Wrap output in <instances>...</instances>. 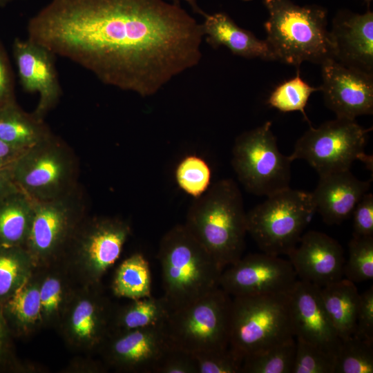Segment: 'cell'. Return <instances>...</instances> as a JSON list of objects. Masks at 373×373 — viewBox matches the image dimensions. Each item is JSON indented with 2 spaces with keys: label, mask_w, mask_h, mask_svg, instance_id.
I'll return each instance as SVG.
<instances>
[{
  "label": "cell",
  "mask_w": 373,
  "mask_h": 373,
  "mask_svg": "<svg viewBox=\"0 0 373 373\" xmlns=\"http://www.w3.org/2000/svg\"><path fill=\"white\" fill-rule=\"evenodd\" d=\"M319 90L320 87H313L305 82L298 69L294 77L283 82L272 91L267 104L284 113L300 111L305 119L309 122L305 108L310 95Z\"/></svg>",
  "instance_id": "obj_33"
},
{
  "label": "cell",
  "mask_w": 373,
  "mask_h": 373,
  "mask_svg": "<svg viewBox=\"0 0 373 373\" xmlns=\"http://www.w3.org/2000/svg\"><path fill=\"white\" fill-rule=\"evenodd\" d=\"M247 213V229L260 249L287 255L316 213L311 192L290 187L266 197Z\"/></svg>",
  "instance_id": "obj_7"
},
{
  "label": "cell",
  "mask_w": 373,
  "mask_h": 373,
  "mask_svg": "<svg viewBox=\"0 0 373 373\" xmlns=\"http://www.w3.org/2000/svg\"><path fill=\"white\" fill-rule=\"evenodd\" d=\"M154 373H197L192 354L172 345L157 365Z\"/></svg>",
  "instance_id": "obj_40"
},
{
  "label": "cell",
  "mask_w": 373,
  "mask_h": 373,
  "mask_svg": "<svg viewBox=\"0 0 373 373\" xmlns=\"http://www.w3.org/2000/svg\"><path fill=\"white\" fill-rule=\"evenodd\" d=\"M243 1H251V0H243Z\"/></svg>",
  "instance_id": "obj_48"
},
{
  "label": "cell",
  "mask_w": 373,
  "mask_h": 373,
  "mask_svg": "<svg viewBox=\"0 0 373 373\" xmlns=\"http://www.w3.org/2000/svg\"><path fill=\"white\" fill-rule=\"evenodd\" d=\"M292 162L280 152L270 121L238 136L232 149L231 165L238 180L256 195L290 187Z\"/></svg>",
  "instance_id": "obj_12"
},
{
  "label": "cell",
  "mask_w": 373,
  "mask_h": 373,
  "mask_svg": "<svg viewBox=\"0 0 373 373\" xmlns=\"http://www.w3.org/2000/svg\"><path fill=\"white\" fill-rule=\"evenodd\" d=\"M25 245L36 269L58 263L77 229L88 216L86 196L79 185L55 199L35 201Z\"/></svg>",
  "instance_id": "obj_10"
},
{
  "label": "cell",
  "mask_w": 373,
  "mask_h": 373,
  "mask_svg": "<svg viewBox=\"0 0 373 373\" xmlns=\"http://www.w3.org/2000/svg\"><path fill=\"white\" fill-rule=\"evenodd\" d=\"M171 347L160 325L110 332L99 351L106 365L119 371L154 373Z\"/></svg>",
  "instance_id": "obj_15"
},
{
  "label": "cell",
  "mask_w": 373,
  "mask_h": 373,
  "mask_svg": "<svg viewBox=\"0 0 373 373\" xmlns=\"http://www.w3.org/2000/svg\"><path fill=\"white\" fill-rule=\"evenodd\" d=\"M296 277L289 260L263 252L251 254L222 271L220 287L231 297L288 293Z\"/></svg>",
  "instance_id": "obj_14"
},
{
  "label": "cell",
  "mask_w": 373,
  "mask_h": 373,
  "mask_svg": "<svg viewBox=\"0 0 373 373\" xmlns=\"http://www.w3.org/2000/svg\"><path fill=\"white\" fill-rule=\"evenodd\" d=\"M325 104L336 117L355 119L373 113V75L334 59L321 64Z\"/></svg>",
  "instance_id": "obj_16"
},
{
  "label": "cell",
  "mask_w": 373,
  "mask_h": 373,
  "mask_svg": "<svg viewBox=\"0 0 373 373\" xmlns=\"http://www.w3.org/2000/svg\"><path fill=\"white\" fill-rule=\"evenodd\" d=\"M291 373H334V354L296 338Z\"/></svg>",
  "instance_id": "obj_36"
},
{
  "label": "cell",
  "mask_w": 373,
  "mask_h": 373,
  "mask_svg": "<svg viewBox=\"0 0 373 373\" xmlns=\"http://www.w3.org/2000/svg\"><path fill=\"white\" fill-rule=\"evenodd\" d=\"M269 18L264 26L275 60L299 69L303 61L321 64L335 59L327 29V12L317 6H300L291 0H264Z\"/></svg>",
  "instance_id": "obj_3"
},
{
  "label": "cell",
  "mask_w": 373,
  "mask_h": 373,
  "mask_svg": "<svg viewBox=\"0 0 373 373\" xmlns=\"http://www.w3.org/2000/svg\"><path fill=\"white\" fill-rule=\"evenodd\" d=\"M12 338L0 309V373L25 372L30 370L29 365L18 358Z\"/></svg>",
  "instance_id": "obj_38"
},
{
  "label": "cell",
  "mask_w": 373,
  "mask_h": 373,
  "mask_svg": "<svg viewBox=\"0 0 373 373\" xmlns=\"http://www.w3.org/2000/svg\"><path fill=\"white\" fill-rule=\"evenodd\" d=\"M21 152L0 139V169L8 166Z\"/></svg>",
  "instance_id": "obj_44"
},
{
  "label": "cell",
  "mask_w": 373,
  "mask_h": 373,
  "mask_svg": "<svg viewBox=\"0 0 373 373\" xmlns=\"http://www.w3.org/2000/svg\"><path fill=\"white\" fill-rule=\"evenodd\" d=\"M370 185V180H358L350 170L321 175L311 192L316 212L328 224H341L352 214Z\"/></svg>",
  "instance_id": "obj_21"
},
{
  "label": "cell",
  "mask_w": 373,
  "mask_h": 373,
  "mask_svg": "<svg viewBox=\"0 0 373 373\" xmlns=\"http://www.w3.org/2000/svg\"><path fill=\"white\" fill-rule=\"evenodd\" d=\"M16 101L14 81L8 59L0 44V108Z\"/></svg>",
  "instance_id": "obj_42"
},
{
  "label": "cell",
  "mask_w": 373,
  "mask_h": 373,
  "mask_svg": "<svg viewBox=\"0 0 373 373\" xmlns=\"http://www.w3.org/2000/svg\"><path fill=\"white\" fill-rule=\"evenodd\" d=\"M12 48L23 90L39 95L32 113L44 119L58 104L62 95L55 66L56 55L28 38H16Z\"/></svg>",
  "instance_id": "obj_17"
},
{
  "label": "cell",
  "mask_w": 373,
  "mask_h": 373,
  "mask_svg": "<svg viewBox=\"0 0 373 373\" xmlns=\"http://www.w3.org/2000/svg\"><path fill=\"white\" fill-rule=\"evenodd\" d=\"M373 342V287L359 294L353 334Z\"/></svg>",
  "instance_id": "obj_39"
},
{
  "label": "cell",
  "mask_w": 373,
  "mask_h": 373,
  "mask_svg": "<svg viewBox=\"0 0 373 373\" xmlns=\"http://www.w3.org/2000/svg\"><path fill=\"white\" fill-rule=\"evenodd\" d=\"M354 236H373V195L366 193L352 213Z\"/></svg>",
  "instance_id": "obj_41"
},
{
  "label": "cell",
  "mask_w": 373,
  "mask_h": 373,
  "mask_svg": "<svg viewBox=\"0 0 373 373\" xmlns=\"http://www.w3.org/2000/svg\"><path fill=\"white\" fill-rule=\"evenodd\" d=\"M355 119L336 117L317 128H309L297 140L289 155L291 161L305 160L319 176L350 170L354 162L361 161L372 169V157L365 153L368 133Z\"/></svg>",
  "instance_id": "obj_11"
},
{
  "label": "cell",
  "mask_w": 373,
  "mask_h": 373,
  "mask_svg": "<svg viewBox=\"0 0 373 373\" xmlns=\"http://www.w3.org/2000/svg\"><path fill=\"white\" fill-rule=\"evenodd\" d=\"M35 202L17 190L0 200V247H25Z\"/></svg>",
  "instance_id": "obj_27"
},
{
  "label": "cell",
  "mask_w": 373,
  "mask_h": 373,
  "mask_svg": "<svg viewBox=\"0 0 373 373\" xmlns=\"http://www.w3.org/2000/svg\"><path fill=\"white\" fill-rule=\"evenodd\" d=\"M9 168L17 188L35 201L57 198L79 185L77 158L55 134L21 151Z\"/></svg>",
  "instance_id": "obj_6"
},
{
  "label": "cell",
  "mask_w": 373,
  "mask_h": 373,
  "mask_svg": "<svg viewBox=\"0 0 373 373\" xmlns=\"http://www.w3.org/2000/svg\"><path fill=\"white\" fill-rule=\"evenodd\" d=\"M35 269L25 247H0V309Z\"/></svg>",
  "instance_id": "obj_30"
},
{
  "label": "cell",
  "mask_w": 373,
  "mask_h": 373,
  "mask_svg": "<svg viewBox=\"0 0 373 373\" xmlns=\"http://www.w3.org/2000/svg\"><path fill=\"white\" fill-rule=\"evenodd\" d=\"M15 1V0H0V8L5 7L6 5L10 3V2Z\"/></svg>",
  "instance_id": "obj_46"
},
{
  "label": "cell",
  "mask_w": 373,
  "mask_h": 373,
  "mask_svg": "<svg viewBox=\"0 0 373 373\" xmlns=\"http://www.w3.org/2000/svg\"><path fill=\"white\" fill-rule=\"evenodd\" d=\"M131 233V227L125 220L88 216L58 263L77 286H99L106 272L119 258Z\"/></svg>",
  "instance_id": "obj_5"
},
{
  "label": "cell",
  "mask_w": 373,
  "mask_h": 373,
  "mask_svg": "<svg viewBox=\"0 0 373 373\" xmlns=\"http://www.w3.org/2000/svg\"><path fill=\"white\" fill-rule=\"evenodd\" d=\"M40 271L29 278L2 305L1 312L14 337H27L43 327L39 295Z\"/></svg>",
  "instance_id": "obj_23"
},
{
  "label": "cell",
  "mask_w": 373,
  "mask_h": 373,
  "mask_svg": "<svg viewBox=\"0 0 373 373\" xmlns=\"http://www.w3.org/2000/svg\"><path fill=\"white\" fill-rule=\"evenodd\" d=\"M111 289L115 296L131 300L152 296L149 263L142 254H133L119 264Z\"/></svg>",
  "instance_id": "obj_29"
},
{
  "label": "cell",
  "mask_w": 373,
  "mask_h": 373,
  "mask_svg": "<svg viewBox=\"0 0 373 373\" xmlns=\"http://www.w3.org/2000/svg\"><path fill=\"white\" fill-rule=\"evenodd\" d=\"M296 343L294 338L244 356L243 373H291Z\"/></svg>",
  "instance_id": "obj_31"
},
{
  "label": "cell",
  "mask_w": 373,
  "mask_h": 373,
  "mask_svg": "<svg viewBox=\"0 0 373 373\" xmlns=\"http://www.w3.org/2000/svg\"><path fill=\"white\" fill-rule=\"evenodd\" d=\"M289 305L294 337L335 354L341 339L327 314L321 287L296 280L289 291Z\"/></svg>",
  "instance_id": "obj_18"
},
{
  "label": "cell",
  "mask_w": 373,
  "mask_h": 373,
  "mask_svg": "<svg viewBox=\"0 0 373 373\" xmlns=\"http://www.w3.org/2000/svg\"><path fill=\"white\" fill-rule=\"evenodd\" d=\"M373 342L350 336L341 339L334 354V373H372Z\"/></svg>",
  "instance_id": "obj_32"
},
{
  "label": "cell",
  "mask_w": 373,
  "mask_h": 373,
  "mask_svg": "<svg viewBox=\"0 0 373 373\" xmlns=\"http://www.w3.org/2000/svg\"><path fill=\"white\" fill-rule=\"evenodd\" d=\"M300 280L320 287L343 278L344 251L331 236L311 230L287 254Z\"/></svg>",
  "instance_id": "obj_19"
},
{
  "label": "cell",
  "mask_w": 373,
  "mask_h": 373,
  "mask_svg": "<svg viewBox=\"0 0 373 373\" xmlns=\"http://www.w3.org/2000/svg\"><path fill=\"white\" fill-rule=\"evenodd\" d=\"M202 24L207 41L213 48L224 46L236 55L245 58L275 60L267 41L239 27L227 14H204Z\"/></svg>",
  "instance_id": "obj_22"
},
{
  "label": "cell",
  "mask_w": 373,
  "mask_h": 373,
  "mask_svg": "<svg viewBox=\"0 0 373 373\" xmlns=\"http://www.w3.org/2000/svg\"><path fill=\"white\" fill-rule=\"evenodd\" d=\"M349 257L345 262V278L362 283L373 278V236H354L348 243Z\"/></svg>",
  "instance_id": "obj_34"
},
{
  "label": "cell",
  "mask_w": 373,
  "mask_h": 373,
  "mask_svg": "<svg viewBox=\"0 0 373 373\" xmlns=\"http://www.w3.org/2000/svg\"><path fill=\"white\" fill-rule=\"evenodd\" d=\"M232 297L220 287L180 308L164 325L171 345L190 354L229 346Z\"/></svg>",
  "instance_id": "obj_9"
},
{
  "label": "cell",
  "mask_w": 373,
  "mask_h": 373,
  "mask_svg": "<svg viewBox=\"0 0 373 373\" xmlns=\"http://www.w3.org/2000/svg\"><path fill=\"white\" fill-rule=\"evenodd\" d=\"M53 134L44 119L23 111L16 101L0 108V139L14 149L23 151Z\"/></svg>",
  "instance_id": "obj_24"
},
{
  "label": "cell",
  "mask_w": 373,
  "mask_h": 373,
  "mask_svg": "<svg viewBox=\"0 0 373 373\" xmlns=\"http://www.w3.org/2000/svg\"><path fill=\"white\" fill-rule=\"evenodd\" d=\"M224 270L238 261L245 247L247 212L231 179L218 180L189 208L184 224Z\"/></svg>",
  "instance_id": "obj_2"
},
{
  "label": "cell",
  "mask_w": 373,
  "mask_h": 373,
  "mask_svg": "<svg viewBox=\"0 0 373 373\" xmlns=\"http://www.w3.org/2000/svg\"><path fill=\"white\" fill-rule=\"evenodd\" d=\"M330 34L335 60L346 66L373 75V13L338 12Z\"/></svg>",
  "instance_id": "obj_20"
},
{
  "label": "cell",
  "mask_w": 373,
  "mask_h": 373,
  "mask_svg": "<svg viewBox=\"0 0 373 373\" xmlns=\"http://www.w3.org/2000/svg\"><path fill=\"white\" fill-rule=\"evenodd\" d=\"M175 180L180 188L195 198L210 186L211 172L206 161L191 155L183 158L175 169Z\"/></svg>",
  "instance_id": "obj_35"
},
{
  "label": "cell",
  "mask_w": 373,
  "mask_h": 373,
  "mask_svg": "<svg viewBox=\"0 0 373 373\" xmlns=\"http://www.w3.org/2000/svg\"><path fill=\"white\" fill-rule=\"evenodd\" d=\"M294 337L289 292L232 297L229 347L243 357Z\"/></svg>",
  "instance_id": "obj_8"
},
{
  "label": "cell",
  "mask_w": 373,
  "mask_h": 373,
  "mask_svg": "<svg viewBox=\"0 0 373 373\" xmlns=\"http://www.w3.org/2000/svg\"><path fill=\"white\" fill-rule=\"evenodd\" d=\"M43 327H58L77 285L59 263L39 269Z\"/></svg>",
  "instance_id": "obj_25"
},
{
  "label": "cell",
  "mask_w": 373,
  "mask_h": 373,
  "mask_svg": "<svg viewBox=\"0 0 373 373\" xmlns=\"http://www.w3.org/2000/svg\"><path fill=\"white\" fill-rule=\"evenodd\" d=\"M114 307L101 285L77 286L57 327L75 350H99L111 332Z\"/></svg>",
  "instance_id": "obj_13"
},
{
  "label": "cell",
  "mask_w": 373,
  "mask_h": 373,
  "mask_svg": "<svg viewBox=\"0 0 373 373\" xmlns=\"http://www.w3.org/2000/svg\"><path fill=\"white\" fill-rule=\"evenodd\" d=\"M164 296L172 309L184 307L220 287L223 271L184 224L164 233L157 252Z\"/></svg>",
  "instance_id": "obj_4"
},
{
  "label": "cell",
  "mask_w": 373,
  "mask_h": 373,
  "mask_svg": "<svg viewBox=\"0 0 373 373\" xmlns=\"http://www.w3.org/2000/svg\"><path fill=\"white\" fill-rule=\"evenodd\" d=\"M321 294L327 314L341 339L352 336L359 293L355 283L341 278L321 287Z\"/></svg>",
  "instance_id": "obj_26"
},
{
  "label": "cell",
  "mask_w": 373,
  "mask_h": 373,
  "mask_svg": "<svg viewBox=\"0 0 373 373\" xmlns=\"http://www.w3.org/2000/svg\"><path fill=\"white\" fill-rule=\"evenodd\" d=\"M27 38L146 97L196 66L202 26L164 0H50L27 24Z\"/></svg>",
  "instance_id": "obj_1"
},
{
  "label": "cell",
  "mask_w": 373,
  "mask_h": 373,
  "mask_svg": "<svg viewBox=\"0 0 373 373\" xmlns=\"http://www.w3.org/2000/svg\"><path fill=\"white\" fill-rule=\"evenodd\" d=\"M174 3H179L180 0H172ZM187 1L193 8L195 11L197 12H199L203 15H204V13L202 12V11L198 8V6L196 4L195 0H184Z\"/></svg>",
  "instance_id": "obj_45"
},
{
  "label": "cell",
  "mask_w": 373,
  "mask_h": 373,
  "mask_svg": "<svg viewBox=\"0 0 373 373\" xmlns=\"http://www.w3.org/2000/svg\"><path fill=\"white\" fill-rule=\"evenodd\" d=\"M363 1L367 3H370L372 0H363Z\"/></svg>",
  "instance_id": "obj_47"
},
{
  "label": "cell",
  "mask_w": 373,
  "mask_h": 373,
  "mask_svg": "<svg viewBox=\"0 0 373 373\" xmlns=\"http://www.w3.org/2000/svg\"><path fill=\"white\" fill-rule=\"evenodd\" d=\"M19 190L16 186L9 168V165L0 169V200L5 196Z\"/></svg>",
  "instance_id": "obj_43"
},
{
  "label": "cell",
  "mask_w": 373,
  "mask_h": 373,
  "mask_svg": "<svg viewBox=\"0 0 373 373\" xmlns=\"http://www.w3.org/2000/svg\"><path fill=\"white\" fill-rule=\"evenodd\" d=\"M197 373H240L244 357L229 346L192 354Z\"/></svg>",
  "instance_id": "obj_37"
},
{
  "label": "cell",
  "mask_w": 373,
  "mask_h": 373,
  "mask_svg": "<svg viewBox=\"0 0 373 373\" xmlns=\"http://www.w3.org/2000/svg\"><path fill=\"white\" fill-rule=\"evenodd\" d=\"M171 311L164 296L131 300L127 305L114 309L110 332L164 325Z\"/></svg>",
  "instance_id": "obj_28"
}]
</instances>
